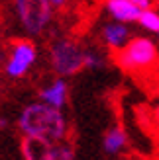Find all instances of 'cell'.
<instances>
[{
	"mask_svg": "<svg viewBox=\"0 0 159 160\" xmlns=\"http://www.w3.org/2000/svg\"><path fill=\"white\" fill-rule=\"evenodd\" d=\"M102 41L108 49L112 51H120L122 47L130 41V29H128V23L124 22H110L106 26H102Z\"/></svg>",
	"mask_w": 159,
	"mask_h": 160,
	"instance_id": "8992f818",
	"label": "cell"
},
{
	"mask_svg": "<svg viewBox=\"0 0 159 160\" xmlns=\"http://www.w3.org/2000/svg\"><path fill=\"white\" fill-rule=\"evenodd\" d=\"M18 129L24 137H34L45 145L65 141L67 137V121L59 108H53L45 102L30 103L22 109L18 117Z\"/></svg>",
	"mask_w": 159,
	"mask_h": 160,
	"instance_id": "6da1fadb",
	"label": "cell"
},
{
	"mask_svg": "<svg viewBox=\"0 0 159 160\" xmlns=\"http://www.w3.org/2000/svg\"><path fill=\"white\" fill-rule=\"evenodd\" d=\"M155 119H157V123H159V106H157V109H155Z\"/></svg>",
	"mask_w": 159,
	"mask_h": 160,
	"instance_id": "2e32d148",
	"label": "cell"
},
{
	"mask_svg": "<svg viewBox=\"0 0 159 160\" xmlns=\"http://www.w3.org/2000/svg\"><path fill=\"white\" fill-rule=\"evenodd\" d=\"M157 37H159V31H157Z\"/></svg>",
	"mask_w": 159,
	"mask_h": 160,
	"instance_id": "e0dca14e",
	"label": "cell"
},
{
	"mask_svg": "<svg viewBox=\"0 0 159 160\" xmlns=\"http://www.w3.org/2000/svg\"><path fill=\"white\" fill-rule=\"evenodd\" d=\"M49 61L57 76H73L85 68V51L71 39H57L49 49Z\"/></svg>",
	"mask_w": 159,
	"mask_h": 160,
	"instance_id": "277c9868",
	"label": "cell"
},
{
	"mask_svg": "<svg viewBox=\"0 0 159 160\" xmlns=\"http://www.w3.org/2000/svg\"><path fill=\"white\" fill-rule=\"evenodd\" d=\"M45 150H47V145L41 141H37L34 137H24L22 141V156L26 160H37L45 156Z\"/></svg>",
	"mask_w": 159,
	"mask_h": 160,
	"instance_id": "30bf717a",
	"label": "cell"
},
{
	"mask_svg": "<svg viewBox=\"0 0 159 160\" xmlns=\"http://www.w3.org/2000/svg\"><path fill=\"white\" fill-rule=\"evenodd\" d=\"M104 6H106V12L112 16V20L124 22V23L138 22L141 14V10L134 4V0H106Z\"/></svg>",
	"mask_w": 159,
	"mask_h": 160,
	"instance_id": "ba28073f",
	"label": "cell"
},
{
	"mask_svg": "<svg viewBox=\"0 0 159 160\" xmlns=\"http://www.w3.org/2000/svg\"><path fill=\"white\" fill-rule=\"evenodd\" d=\"M126 145H128V137L120 127H112L102 141V148H104L106 154H120L126 148Z\"/></svg>",
	"mask_w": 159,
	"mask_h": 160,
	"instance_id": "9c48e42d",
	"label": "cell"
},
{
	"mask_svg": "<svg viewBox=\"0 0 159 160\" xmlns=\"http://www.w3.org/2000/svg\"><path fill=\"white\" fill-rule=\"evenodd\" d=\"M65 2H67V0H51V4H53L55 8H61V6H65Z\"/></svg>",
	"mask_w": 159,
	"mask_h": 160,
	"instance_id": "9a60e30c",
	"label": "cell"
},
{
	"mask_svg": "<svg viewBox=\"0 0 159 160\" xmlns=\"http://www.w3.org/2000/svg\"><path fill=\"white\" fill-rule=\"evenodd\" d=\"M138 23L144 29L157 33V31H159V12L153 10V8H145V10H141L140 18H138Z\"/></svg>",
	"mask_w": 159,
	"mask_h": 160,
	"instance_id": "7c38bea8",
	"label": "cell"
},
{
	"mask_svg": "<svg viewBox=\"0 0 159 160\" xmlns=\"http://www.w3.org/2000/svg\"><path fill=\"white\" fill-rule=\"evenodd\" d=\"M102 57L94 51H85V68H100Z\"/></svg>",
	"mask_w": 159,
	"mask_h": 160,
	"instance_id": "4fadbf2b",
	"label": "cell"
},
{
	"mask_svg": "<svg viewBox=\"0 0 159 160\" xmlns=\"http://www.w3.org/2000/svg\"><path fill=\"white\" fill-rule=\"evenodd\" d=\"M157 61V47L149 37H134L120 51H116V62L128 72L145 70Z\"/></svg>",
	"mask_w": 159,
	"mask_h": 160,
	"instance_id": "7a4b0ae2",
	"label": "cell"
},
{
	"mask_svg": "<svg viewBox=\"0 0 159 160\" xmlns=\"http://www.w3.org/2000/svg\"><path fill=\"white\" fill-rule=\"evenodd\" d=\"M134 4L140 10H145V8H153V0H134Z\"/></svg>",
	"mask_w": 159,
	"mask_h": 160,
	"instance_id": "5bb4252c",
	"label": "cell"
},
{
	"mask_svg": "<svg viewBox=\"0 0 159 160\" xmlns=\"http://www.w3.org/2000/svg\"><path fill=\"white\" fill-rule=\"evenodd\" d=\"M73 158H75V150L69 145H65L63 141L47 145L45 156H43V160H73Z\"/></svg>",
	"mask_w": 159,
	"mask_h": 160,
	"instance_id": "8fae6325",
	"label": "cell"
},
{
	"mask_svg": "<svg viewBox=\"0 0 159 160\" xmlns=\"http://www.w3.org/2000/svg\"><path fill=\"white\" fill-rule=\"evenodd\" d=\"M37 61V49L30 39H18L10 47L6 59V74L10 78H22L28 74V70L34 67V62Z\"/></svg>",
	"mask_w": 159,
	"mask_h": 160,
	"instance_id": "5b68a950",
	"label": "cell"
},
{
	"mask_svg": "<svg viewBox=\"0 0 159 160\" xmlns=\"http://www.w3.org/2000/svg\"><path fill=\"white\" fill-rule=\"evenodd\" d=\"M14 6L18 22L30 35H39L49 26L55 8L51 0H14Z\"/></svg>",
	"mask_w": 159,
	"mask_h": 160,
	"instance_id": "3957f363",
	"label": "cell"
},
{
	"mask_svg": "<svg viewBox=\"0 0 159 160\" xmlns=\"http://www.w3.org/2000/svg\"><path fill=\"white\" fill-rule=\"evenodd\" d=\"M67 98H69V86L65 82V76L55 78L51 84H47L45 88H41V92H39V100L49 103L53 108H59V109L65 108Z\"/></svg>",
	"mask_w": 159,
	"mask_h": 160,
	"instance_id": "52a82bcc",
	"label": "cell"
}]
</instances>
